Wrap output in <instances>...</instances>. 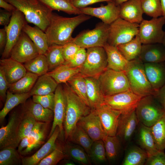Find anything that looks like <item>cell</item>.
<instances>
[{
  "label": "cell",
  "mask_w": 165,
  "mask_h": 165,
  "mask_svg": "<svg viewBox=\"0 0 165 165\" xmlns=\"http://www.w3.org/2000/svg\"><path fill=\"white\" fill-rule=\"evenodd\" d=\"M98 116L104 130L107 136L116 135L122 112L104 104L94 109Z\"/></svg>",
  "instance_id": "2e32d148"
},
{
  "label": "cell",
  "mask_w": 165,
  "mask_h": 165,
  "mask_svg": "<svg viewBox=\"0 0 165 165\" xmlns=\"http://www.w3.org/2000/svg\"><path fill=\"white\" fill-rule=\"evenodd\" d=\"M31 96L30 92L18 94L13 93L8 90L4 106L0 112V122L4 120L12 109L19 105L25 102Z\"/></svg>",
  "instance_id": "836d02e7"
},
{
  "label": "cell",
  "mask_w": 165,
  "mask_h": 165,
  "mask_svg": "<svg viewBox=\"0 0 165 165\" xmlns=\"http://www.w3.org/2000/svg\"><path fill=\"white\" fill-rule=\"evenodd\" d=\"M22 105V108L29 112L37 121L49 123L53 120V111L44 108L32 99H28Z\"/></svg>",
  "instance_id": "f1b7e54d"
},
{
  "label": "cell",
  "mask_w": 165,
  "mask_h": 165,
  "mask_svg": "<svg viewBox=\"0 0 165 165\" xmlns=\"http://www.w3.org/2000/svg\"><path fill=\"white\" fill-rule=\"evenodd\" d=\"M138 141L140 147L146 152L148 156L161 151L157 147L150 127L141 124L138 133Z\"/></svg>",
  "instance_id": "f546056e"
},
{
  "label": "cell",
  "mask_w": 165,
  "mask_h": 165,
  "mask_svg": "<svg viewBox=\"0 0 165 165\" xmlns=\"http://www.w3.org/2000/svg\"><path fill=\"white\" fill-rule=\"evenodd\" d=\"M7 40L6 32L4 27L0 29V50L2 53L6 45Z\"/></svg>",
  "instance_id": "91938a15"
},
{
  "label": "cell",
  "mask_w": 165,
  "mask_h": 165,
  "mask_svg": "<svg viewBox=\"0 0 165 165\" xmlns=\"http://www.w3.org/2000/svg\"><path fill=\"white\" fill-rule=\"evenodd\" d=\"M160 0L163 12V16L165 19V0Z\"/></svg>",
  "instance_id": "be15d7a7"
},
{
  "label": "cell",
  "mask_w": 165,
  "mask_h": 165,
  "mask_svg": "<svg viewBox=\"0 0 165 165\" xmlns=\"http://www.w3.org/2000/svg\"><path fill=\"white\" fill-rule=\"evenodd\" d=\"M135 110L122 113L120 116L116 136L124 141L130 138L139 123Z\"/></svg>",
  "instance_id": "d6986e66"
},
{
  "label": "cell",
  "mask_w": 165,
  "mask_h": 165,
  "mask_svg": "<svg viewBox=\"0 0 165 165\" xmlns=\"http://www.w3.org/2000/svg\"><path fill=\"white\" fill-rule=\"evenodd\" d=\"M139 25L119 17L109 25L107 43L117 46L130 41L138 34Z\"/></svg>",
  "instance_id": "9c48e42d"
},
{
  "label": "cell",
  "mask_w": 165,
  "mask_h": 165,
  "mask_svg": "<svg viewBox=\"0 0 165 165\" xmlns=\"http://www.w3.org/2000/svg\"><path fill=\"white\" fill-rule=\"evenodd\" d=\"M103 141L107 159L110 162L115 160L119 155L121 148L119 138L116 135H107Z\"/></svg>",
  "instance_id": "7bdbcfd3"
},
{
  "label": "cell",
  "mask_w": 165,
  "mask_h": 165,
  "mask_svg": "<svg viewBox=\"0 0 165 165\" xmlns=\"http://www.w3.org/2000/svg\"><path fill=\"white\" fill-rule=\"evenodd\" d=\"M142 97L130 90L105 96L104 104L122 113H128L135 109Z\"/></svg>",
  "instance_id": "4fadbf2b"
},
{
  "label": "cell",
  "mask_w": 165,
  "mask_h": 165,
  "mask_svg": "<svg viewBox=\"0 0 165 165\" xmlns=\"http://www.w3.org/2000/svg\"><path fill=\"white\" fill-rule=\"evenodd\" d=\"M80 72V68L72 67L64 64L47 74L58 84L65 83L75 75Z\"/></svg>",
  "instance_id": "d590c367"
},
{
  "label": "cell",
  "mask_w": 165,
  "mask_h": 165,
  "mask_svg": "<svg viewBox=\"0 0 165 165\" xmlns=\"http://www.w3.org/2000/svg\"><path fill=\"white\" fill-rule=\"evenodd\" d=\"M22 31L33 42L39 54L45 55L49 46L45 32L36 26L32 27L27 24L24 25Z\"/></svg>",
  "instance_id": "4316f807"
},
{
  "label": "cell",
  "mask_w": 165,
  "mask_h": 165,
  "mask_svg": "<svg viewBox=\"0 0 165 165\" xmlns=\"http://www.w3.org/2000/svg\"><path fill=\"white\" fill-rule=\"evenodd\" d=\"M52 10H57L69 14H82L79 9L75 7L71 0H38Z\"/></svg>",
  "instance_id": "8d00e7d4"
},
{
  "label": "cell",
  "mask_w": 165,
  "mask_h": 165,
  "mask_svg": "<svg viewBox=\"0 0 165 165\" xmlns=\"http://www.w3.org/2000/svg\"><path fill=\"white\" fill-rule=\"evenodd\" d=\"M77 124L83 129L93 141L103 140L107 136L94 110H92L88 114L82 117Z\"/></svg>",
  "instance_id": "ac0fdd59"
},
{
  "label": "cell",
  "mask_w": 165,
  "mask_h": 165,
  "mask_svg": "<svg viewBox=\"0 0 165 165\" xmlns=\"http://www.w3.org/2000/svg\"><path fill=\"white\" fill-rule=\"evenodd\" d=\"M58 84L47 73L39 76L30 92L31 96L43 95L53 93Z\"/></svg>",
  "instance_id": "1f68e13d"
},
{
  "label": "cell",
  "mask_w": 165,
  "mask_h": 165,
  "mask_svg": "<svg viewBox=\"0 0 165 165\" xmlns=\"http://www.w3.org/2000/svg\"><path fill=\"white\" fill-rule=\"evenodd\" d=\"M9 85L4 73L0 68V97L1 100L4 103L6 100Z\"/></svg>",
  "instance_id": "11a10c76"
},
{
  "label": "cell",
  "mask_w": 165,
  "mask_h": 165,
  "mask_svg": "<svg viewBox=\"0 0 165 165\" xmlns=\"http://www.w3.org/2000/svg\"><path fill=\"white\" fill-rule=\"evenodd\" d=\"M32 99L34 102L40 104L44 108L53 111L55 104L54 93L43 95H34Z\"/></svg>",
  "instance_id": "f907efd6"
},
{
  "label": "cell",
  "mask_w": 165,
  "mask_h": 165,
  "mask_svg": "<svg viewBox=\"0 0 165 165\" xmlns=\"http://www.w3.org/2000/svg\"><path fill=\"white\" fill-rule=\"evenodd\" d=\"M153 95L165 112V84Z\"/></svg>",
  "instance_id": "6f0895ef"
},
{
  "label": "cell",
  "mask_w": 165,
  "mask_h": 165,
  "mask_svg": "<svg viewBox=\"0 0 165 165\" xmlns=\"http://www.w3.org/2000/svg\"><path fill=\"white\" fill-rule=\"evenodd\" d=\"M63 146L68 158L82 165L91 164V162L88 154L79 145L66 141V142L63 144Z\"/></svg>",
  "instance_id": "4dcf8cb0"
},
{
  "label": "cell",
  "mask_w": 165,
  "mask_h": 165,
  "mask_svg": "<svg viewBox=\"0 0 165 165\" xmlns=\"http://www.w3.org/2000/svg\"><path fill=\"white\" fill-rule=\"evenodd\" d=\"M139 123L151 127L165 114L161 105L153 95L142 97L135 108Z\"/></svg>",
  "instance_id": "8992f818"
},
{
  "label": "cell",
  "mask_w": 165,
  "mask_h": 165,
  "mask_svg": "<svg viewBox=\"0 0 165 165\" xmlns=\"http://www.w3.org/2000/svg\"><path fill=\"white\" fill-rule=\"evenodd\" d=\"M119 6V17L138 24L144 20L141 0H129Z\"/></svg>",
  "instance_id": "7402d4cb"
},
{
  "label": "cell",
  "mask_w": 165,
  "mask_h": 165,
  "mask_svg": "<svg viewBox=\"0 0 165 165\" xmlns=\"http://www.w3.org/2000/svg\"><path fill=\"white\" fill-rule=\"evenodd\" d=\"M22 12L27 22L45 32L49 25L52 10L38 0H4Z\"/></svg>",
  "instance_id": "3957f363"
},
{
  "label": "cell",
  "mask_w": 165,
  "mask_h": 165,
  "mask_svg": "<svg viewBox=\"0 0 165 165\" xmlns=\"http://www.w3.org/2000/svg\"><path fill=\"white\" fill-rule=\"evenodd\" d=\"M62 48L63 46L55 44L49 46L45 55L48 64L49 72L64 64L65 61L63 55Z\"/></svg>",
  "instance_id": "f35d334b"
},
{
  "label": "cell",
  "mask_w": 165,
  "mask_h": 165,
  "mask_svg": "<svg viewBox=\"0 0 165 165\" xmlns=\"http://www.w3.org/2000/svg\"><path fill=\"white\" fill-rule=\"evenodd\" d=\"M145 165H165V153L163 150L148 156Z\"/></svg>",
  "instance_id": "db71d44e"
},
{
  "label": "cell",
  "mask_w": 165,
  "mask_h": 165,
  "mask_svg": "<svg viewBox=\"0 0 165 165\" xmlns=\"http://www.w3.org/2000/svg\"><path fill=\"white\" fill-rule=\"evenodd\" d=\"M38 77L37 75L28 71L19 80L13 83L9 84L8 90L14 94L29 92Z\"/></svg>",
  "instance_id": "d6a6232c"
},
{
  "label": "cell",
  "mask_w": 165,
  "mask_h": 165,
  "mask_svg": "<svg viewBox=\"0 0 165 165\" xmlns=\"http://www.w3.org/2000/svg\"><path fill=\"white\" fill-rule=\"evenodd\" d=\"M63 87L67 101L64 123V131L66 141L79 120L90 113L92 109L72 90L67 83H64Z\"/></svg>",
  "instance_id": "7a4b0ae2"
},
{
  "label": "cell",
  "mask_w": 165,
  "mask_h": 165,
  "mask_svg": "<svg viewBox=\"0 0 165 165\" xmlns=\"http://www.w3.org/2000/svg\"><path fill=\"white\" fill-rule=\"evenodd\" d=\"M107 55L103 47L89 48L86 50V57L80 68V73L85 77L98 79L107 67Z\"/></svg>",
  "instance_id": "52a82bcc"
},
{
  "label": "cell",
  "mask_w": 165,
  "mask_h": 165,
  "mask_svg": "<svg viewBox=\"0 0 165 165\" xmlns=\"http://www.w3.org/2000/svg\"><path fill=\"white\" fill-rule=\"evenodd\" d=\"M161 44H162L163 46L165 49V31H164V34L163 38L162 43Z\"/></svg>",
  "instance_id": "03108f58"
},
{
  "label": "cell",
  "mask_w": 165,
  "mask_h": 165,
  "mask_svg": "<svg viewBox=\"0 0 165 165\" xmlns=\"http://www.w3.org/2000/svg\"><path fill=\"white\" fill-rule=\"evenodd\" d=\"M88 156L91 162L96 164L102 163L106 161L105 150L103 140L93 141Z\"/></svg>",
  "instance_id": "bcb514c9"
},
{
  "label": "cell",
  "mask_w": 165,
  "mask_h": 165,
  "mask_svg": "<svg viewBox=\"0 0 165 165\" xmlns=\"http://www.w3.org/2000/svg\"><path fill=\"white\" fill-rule=\"evenodd\" d=\"M35 44L23 31L13 47L10 57L21 63H25L39 55Z\"/></svg>",
  "instance_id": "5bb4252c"
},
{
  "label": "cell",
  "mask_w": 165,
  "mask_h": 165,
  "mask_svg": "<svg viewBox=\"0 0 165 165\" xmlns=\"http://www.w3.org/2000/svg\"><path fill=\"white\" fill-rule=\"evenodd\" d=\"M27 70L40 76L47 73L49 68L46 58L44 54L38 55L24 63Z\"/></svg>",
  "instance_id": "b9f144b4"
},
{
  "label": "cell",
  "mask_w": 165,
  "mask_h": 165,
  "mask_svg": "<svg viewBox=\"0 0 165 165\" xmlns=\"http://www.w3.org/2000/svg\"><path fill=\"white\" fill-rule=\"evenodd\" d=\"M80 48V47L73 41L63 46L62 54L65 63L72 60Z\"/></svg>",
  "instance_id": "816d5d0a"
},
{
  "label": "cell",
  "mask_w": 165,
  "mask_h": 165,
  "mask_svg": "<svg viewBox=\"0 0 165 165\" xmlns=\"http://www.w3.org/2000/svg\"><path fill=\"white\" fill-rule=\"evenodd\" d=\"M67 141L82 147L88 155L94 141L83 129L78 124Z\"/></svg>",
  "instance_id": "74e56055"
},
{
  "label": "cell",
  "mask_w": 165,
  "mask_h": 165,
  "mask_svg": "<svg viewBox=\"0 0 165 165\" xmlns=\"http://www.w3.org/2000/svg\"><path fill=\"white\" fill-rule=\"evenodd\" d=\"M128 0H114V1L117 5L119 6Z\"/></svg>",
  "instance_id": "e7e4bbea"
},
{
  "label": "cell",
  "mask_w": 165,
  "mask_h": 165,
  "mask_svg": "<svg viewBox=\"0 0 165 165\" xmlns=\"http://www.w3.org/2000/svg\"><path fill=\"white\" fill-rule=\"evenodd\" d=\"M22 108L23 115L19 126L18 134L20 143L22 139L28 136L37 121L29 112Z\"/></svg>",
  "instance_id": "7dc6e473"
},
{
  "label": "cell",
  "mask_w": 165,
  "mask_h": 165,
  "mask_svg": "<svg viewBox=\"0 0 165 165\" xmlns=\"http://www.w3.org/2000/svg\"><path fill=\"white\" fill-rule=\"evenodd\" d=\"M143 13L152 18L163 16L160 0H141Z\"/></svg>",
  "instance_id": "681fc988"
},
{
  "label": "cell",
  "mask_w": 165,
  "mask_h": 165,
  "mask_svg": "<svg viewBox=\"0 0 165 165\" xmlns=\"http://www.w3.org/2000/svg\"><path fill=\"white\" fill-rule=\"evenodd\" d=\"M160 63H144L146 76L155 92L165 84V70Z\"/></svg>",
  "instance_id": "cb8c5ba5"
},
{
  "label": "cell",
  "mask_w": 165,
  "mask_h": 165,
  "mask_svg": "<svg viewBox=\"0 0 165 165\" xmlns=\"http://www.w3.org/2000/svg\"><path fill=\"white\" fill-rule=\"evenodd\" d=\"M86 49L80 47L74 57L69 61L64 64L73 68H80L86 61Z\"/></svg>",
  "instance_id": "f5cc1de1"
},
{
  "label": "cell",
  "mask_w": 165,
  "mask_h": 165,
  "mask_svg": "<svg viewBox=\"0 0 165 165\" xmlns=\"http://www.w3.org/2000/svg\"><path fill=\"white\" fill-rule=\"evenodd\" d=\"M97 79L105 97L131 90L128 78L124 71L107 68Z\"/></svg>",
  "instance_id": "5b68a950"
},
{
  "label": "cell",
  "mask_w": 165,
  "mask_h": 165,
  "mask_svg": "<svg viewBox=\"0 0 165 165\" xmlns=\"http://www.w3.org/2000/svg\"><path fill=\"white\" fill-rule=\"evenodd\" d=\"M23 115L21 107L13 111L10 115L7 125L0 129V149L7 148H16L20 142L19 126Z\"/></svg>",
  "instance_id": "30bf717a"
},
{
  "label": "cell",
  "mask_w": 165,
  "mask_h": 165,
  "mask_svg": "<svg viewBox=\"0 0 165 165\" xmlns=\"http://www.w3.org/2000/svg\"><path fill=\"white\" fill-rule=\"evenodd\" d=\"M0 68L3 71L9 84L17 81L27 73V70L22 63L11 57L1 59Z\"/></svg>",
  "instance_id": "603a6c76"
},
{
  "label": "cell",
  "mask_w": 165,
  "mask_h": 165,
  "mask_svg": "<svg viewBox=\"0 0 165 165\" xmlns=\"http://www.w3.org/2000/svg\"><path fill=\"white\" fill-rule=\"evenodd\" d=\"M109 25L101 22L97 23L93 29L80 32L73 38V41L80 47L85 49L103 47L107 42Z\"/></svg>",
  "instance_id": "ba28073f"
},
{
  "label": "cell",
  "mask_w": 165,
  "mask_h": 165,
  "mask_svg": "<svg viewBox=\"0 0 165 165\" xmlns=\"http://www.w3.org/2000/svg\"><path fill=\"white\" fill-rule=\"evenodd\" d=\"M27 21L24 15L16 9L13 11L9 24L4 26L7 34V42L2 54L1 59L8 58L10 52L19 39Z\"/></svg>",
  "instance_id": "7c38bea8"
},
{
  "label": "cell",
  "mask_w": 165,
  "mask_h": 165,
  "mask_svg": "<svg viewBox=\"0 0 165 165\" xmlns=\"http://www.w3.org/2000/svg\"><path fill=\"white\" fill-rule=\"evenodd\" d=\"M103 47L107 55V68L124 72L129 61L124 57L116 46L111 45L107 42Z\"/></svg>",
  "instance_id": "83f0119b"
},
{
  "label": "cell",
  "mask_w": 165,
  "mask_h": 165,
  "mask_svg": "<svg viewBox=\"0 0 165 165\" xmlns=\"http://www.w3.org/2000/svg\"><path fill=\"white\" fill-rule=\"evenodd\" d=\"M124 72L133 92L142 97L154 95L155 92L146 76L144 63L138 57L129 61Z\"/></svg>",
  "instance_id": "277c9868"
},
{
  "label": "cell",
  "mask_w": 165,
  "mask_h": 165,
  "mask_svg": "<svg viewBox=\"0 0 165 165\" xmlns=\"http://www.w3.org/2000/svg\"><path fill=\"white\" fill-rule=\"evenodd\" d=\"M55 104L53 110L54 117L49 138L52 135L57 127H59L60 134L64 131V123L66 115L67 101L63 86L60 84L54 92Z\"/></svg>",
  "instance_id": "e0dca14e"
},
{
  "label": "cell",
  "mask_w": 165,
  "mask_h": 165,
  "mask_svg": "<svg viewBox=\"0 0 165 165\" xmlns=\"http://www.w3.org/2000/svg\"><path fill=\"white\" fill-rule=\"evenodd\" d=\"M0 7L10 12H12L16 9L13 5L4 0H0Z\"/></svg>",
  "instance_id": "94428289"
},
{
  "label": "cell",
  "mask_w": 165,
  "mask_h": 165,
  "mask_svg": "<svg viewBox=\"0 0 165 165\" xmlns=\"http://www.w3.org/2000/svg\"><path fill=\"white\" fill-rule=\"evenodd\" d=\"M65 158H68V157L64 151L63 144L57 142L54 150L42 160L37 165H56Z\"/></svg>",
  "instance_id": "c3c4849f"
},
{
  "label": "cell",
  "mask_w": 165,
  "mask_h": 165,
  "mask_svg": "<svg viewBox=\"0 0 165 165\" xmlns=\"http://www.w3.org/2000/svg\"><path fill=\"white\" fill-rule=\"evenodd\" d=\"M60 134L57 127L47 142L35 153L30 156L22 157V165H37L43 159L50 154L56 147L57 140Z\"/></svg>",
  "instance_id": "ffe728a7"
},
{
  "label": "cell",
  "mask_w": 165,
  "mask_h": 165,
  "mask_svg": "<svg viewBox=\"0 0 165 165\" xmlns=\"http://www.w3.org/2000/svg\"><path fill=\"white\" fill-rule=\"evenodd\" d=\"M67 83L72 90L90 107L85 77L79 72L72 77Z\"/></svg>",
  "instance_id": "60d3db41"
},
{
  "label": "cell",
  "mask_w": 165,
  "mask_h": 165,
  "mask_svg": "<svg viewBox=\"0 0 165 165\" xmlns=\"http://www.w3.org/2000/svg\"><path fill=\"white\" fill-rule=\"evenodd\" d=\"M148 156L146 152L141 148L134 146L131 148L127 151L122 164L145 165Z\"/></svg>",
  "instance_id": "ab89813d"
},
{
  "label": "cell",
  "mask_w": 165,
  "mask_h": 165,
  "mask_svg": "<svg viewBox=\"0 0 165 165\" xmlns=\"http://www.w3.org/2000/svg\"><path fill=\"white\" fill-rule=\"evenodd\" d=\"M0 150V165L22 164V157L16 148H7Z\"/></svg>",
  "instance_id": "f6af8a7d"
},
{
  "label": "cell",
  "mask_w": 165,
  "mask_h": 165,
  "mask_svg": "<svg viewBox=\"0 0 165 165\" xmlns=\"http://www.w3.org/2000/svg\"><path fill=\"white\" fill-rule=\"evenodd\" d=\"M165 19L163 16L143 20L139 24L138 35L142 44L161 43L164 31Z\"/></svg>",
  "instance_id": "8fae6325"
},
{
  "label": "cell",
  "mask_w": 165,
  "mask_h": 165,
  "mask_svg": "<svg viewBox=\"0 0 165 165\" xmlns=\"http://www.w3.org/2000/svg\"><path fill=\"white\" fill-rule=\"evenodd\" d=\"M161 43L142 44L139 58L143 63H162L165 61V49Z\"/></svg>",
  "instance_id": "484cf974"
},
{
  "label": "cell",
  "mask_w": 165,
  "mask_h": 165,
  "mask_svg": "<svg viewBox=\"0 0 165 165\" xmlns=\"http://www.w3.org/2000/svg\"><path fill=\"white\" fill-rule=\"evenodd\" d=\"M91 17L83 14L65 17L53 13L50 24L45 31L49 46L53 44L63 46L73 41L72 35L75 29Z\"/></svg>",
  "instance_id": "6da1fadb"
},
{
  "label": "cell",
  "mask_w": 165,
  "mask_h": 165,
  "mask_svg": "<svg viewBox=\"0 0 165 165\" xmlns=\"http://www.w3.org/2000/svg\"><path fill=\"white\" fill-rule=\"evenodd\" d=\"M142 46V44L137 34L130 41L119 45L116 47L124 57L130 61L138 57Z\"/></svg>",
  "instance_id": "e575fe53"
},
{
  "label": "cell",
  "mask_w": 165,
  "mask_h": 165,
  "mask_svg": "<svg viewBox=\"0 0 165 165\" xmlns=\"http://www.w3.org/2000/svg\"><path fill=\"white\" fill-rule=\"evenodd\" d=\"M157 148L160 150L165 148V114L150 127Z\"/></svg>",
  "instance_id": "ee69618b"
},
{
  "label": "cell",
  "mask_w": 165,
  "mask_h": 165,
  "mask_svg": "<svg viewBox=\"0 0 165 165\" xmlns=\"http://www.w3.org/2000/svg\"><path fill=\"white\" fill-rule=\"evenodd\" d=\"M13 12L0 10V25L5 26L10 22Z\"/></svg>",
  "instance_id": "680465c9"
},
{
  "label": "cell",
  "mask_w": 165,
  "mask_h": 165,
  "mask_svg": "<svg viewBox=\"0 0 165 165\" xmlns=\"http://www.w3.org/2000/svg\"></svg>",
  "instance_id": "003e7915"
},
{
  "label": "cell",
  "mask_w": 165,
  "mask_h": 165,
  "mask_svg": "<svg viewBox=\"0 0 165 165\" xmlns=\"http://www.w3.org/2000/svg\"><path fill=\"white\" fill-rule=\"evenodd\" d=\"M114 0H71L73 5L76 8L80 9L98 2H110Z\"/></svg>",
  "instance_id": "9f6ffc18"
},
{
  "label": "cell",
  "mask_w": 165,
  "mask_h": 165,
  "mask_svg": "<svg viewBox=\"0 0 165 165\" xmlns=\"http://www.w3.org/2000/svg\"><path fill=\"white\" fill-rule=\"evenodd\" d=\"M49 123L37 121L28 137V145L21 155H26L39 147L44 142Z\"/></svg>",
  "instance_id": "44dd1931"
},
{
  "label": "cell",
  "mask_w": 165,
  "mask_h": 165,
  "mask_svg": "<svg viewBox=\"0 0 165 165\" xmlns=\"http://www.w3.org/2000/svg\"><path fill=\"white\" fill-rule=\"evenodd\" d=\"M107 2L106 5L99 7H86L79 9L82 14L97 18L109 25L119 17L120 6L114 1Z\"/></svg>",
  "instance_id": "9a60e30c"
},
{
  "label": "cell",
  "mask_w": 165,
  "mask_h": 165,
  "mask_svg": "<svg viewBox=\"0 0 165 165\" xmlns=\"http://www.w3.org/2000/svg\"><path fill=\"white\" fill-rule=\"evenodd\" d=\"M85 78L89 106L92 110H94L104 104L105 96L97 79L90 77Z\"/></svg>",
  "instance_id": "d4e9b609"
},
{
  "label": "cell",
  "mask_w": 165,
  "mask_h": 165,
  "mask_svg": "<svg viewBox=\"0 0 165 165\" xmlns=\"http://www.w3.org/2000/svg\"><path fill=\"white\" fill-rule=\"evenodd\" d=\"M62 164L65 165H74L75 164L74 161L70 159L65 158L61 161Z\"/></svg>",
  "instance_id": "6125c7cd"
}]
</instances>
